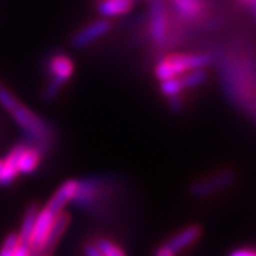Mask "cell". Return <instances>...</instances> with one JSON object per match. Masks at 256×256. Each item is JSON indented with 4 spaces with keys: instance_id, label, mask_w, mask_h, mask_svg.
<instances>
[{
    "instance_id": "cell-17",
    "label": "cell",
    "mask_w": 256,
    "mask_h": 256,
    "mask_svg": "<svg viewBox=\"0 0 256 256\" xmlns=\"http://www.w3.org/2000/svg\"><path fill=\"white\" fill-rule=\"evenodd\" d=\"M94 245L97 246L102 256H127L117 244L111 242L108 239H98Z\"/></svg>"
},
{
    "instance_id": "cell-2",
    "label": "cell",
    "mask_w": 256,
    "mask_h": 256,
    "mask_svg": "<svg viewBox=\"0 0 256 256\" xmlns=\"http://www.w3.org/2000/svg\"><path fill=\"white\" fill-rule=\"evenodd\" d=\"M212 62V57L205 53H175L164 57L156 67V77L162 82L178 77L195 68H205Z\"/></svg>"
},
{
    "instance_id": "cell-7",
    "label": "cell",
    "mask_w": 256,
    "mask_h": 256,
    "mask_svg": "<svg viewBox=\"0 0 256 256\" xmlns=\"http://www.w3.org/2000/svg\"><path fill=\"white\" fill-rule=\"evenodd\" d=\"M235 178V174L232 171H222L220 174L212 175L210 178L204 180L201 182L195 184L192 186V195L195 196H205V195H210L214 192L220 191L224 188H226L228 185L232 184Z\"/></svg>"
},
{
    "instance_id": "cell-3",
    "label": "cell",
    "mask_w": 256,
    "mask_h": 256,
    "mask_svg": "<svg viewBox=\"0 0 256 256\" xmlns=\"http://www.w3.org/2000/svg\"><path fill=\"white\" fill-rule=\"evenodd\" d=\"M47 68H48L50 82L43 92V98L46 101H53L63 88L64 84L72 78L74 73V64L68 56L57 53L48 58Z\"/></svg>"
},
{
    "instance_id": "cell-19",
    "label": "cell",
    "mask_w": 256,
    "mask_h": 256,
    "mask_svg": "<svg viewBox=\"0 0 256 256\" xmlns=\"http://www.w3.org/2000/svg\"><path fill=\"white\" fill-rule=\"evenodd\" d=\"M32 255H33L32 249H30L28 245H24V244H20L13 256H32Z\"/></svg>"
},
{
    "instance_id": "cell-20",
    "label": "cell",
    "mask_w": 256,
    "mask_h": 256,
    "mask_svg": "<svg viewBox=\"0 0 256 256\" xmlns=\"http://www.w3.org/2000/svg\"><path fill=\"white\" fill-rule=\"evenodd\" d=\"M84 254H86V256H102L100 250L97 249V246H96L94 244L86 245V248H84Z\"/></svg>"
},
{
    "instance_id": "cell-10",
    "label": "cell",
    "mask_w": 256,
    "mask_h": 256,
    "mask_svg": "<svg viewBox=\"0 0 256 256\" xmlns=\"http://www.w3.org/2000/svg\"><path fill=\"white\" fill-rule=\"evenodd\" d=\"M201 235L202 229L200 225H190V226H186L182 230H180L165 245L170 248L172 252L178 254V252H181L184 249L194 245L198 239L201 238Z\"/></svg>"
},
{
    "instance_id": "cell-15",
    "label": "cell",
    "mask_w": 256,
    "mask_h": 256,
    "mask_svg": "<svg viewBox=\"0 0 256 256\" xmlns=\"http://www.w3.org/2000/svg\"><path fill=\"white\" fill-rule=\"evenodd\" d=\"M178 77L182 82L184 90H186V88H195V87L204 84L206 80V73L204 72V68H195V70H190Z\"/></svg>"
},
{
    "instance_id": "cell-13",
    "label": "cell",
    "mask_w": 256,
    "mask_h": 256,
    "mask_svg": "<svg viewBox=\"0 0 256 256\" xmlns=\"http://www.w3.org/2000/svg\"><path fill=\"white\" fill-rule=\"evenodd\" d=\"M172 4L176 12L188 20L200 18L205 9L204 0H172Z\"/></svg>"
},
{
    "instance_id": "cell-14",
    "label": "cell",
    "mask_w": 256,
    "mask_h": 256,
    "mask_svg": "<svg viewBox=\"0 0 256 256\" xmlns=\"http://www.w3.org/2000/svg\"><path fill=\"white\" fill-rule=\"evenodd\" d=\"M38 205L36 204H32L28 206L24 215H23V222H22V226H20V230H18V236L20 244H24L28 246V240H30V236H32V232H33V228H34V222H36L37 214H38Z\"/></svg>"
},
{
    "instance_id": "cell-5",
    "label": "cell",
    "mask_w": 256,
    "mask_h": 256,
    "mask_svg": "<svg viewBox=\"0 0 256 256\" xmlns=\"http://www.w3.org/2000/svg\"><path fill=\"white\" fill-rule=\"evenodd\" d=\"M60 214V212H58ZM57 216L54 210H52L48 206H44L43 210H38L34 228L32 232V236L28 240V248L33 254H43V248L48 236V232L53 226L54 218Z\"/></svg>"
},
{
    "instance_id": "cell-6",
    "label": "cell",
    "mask_w": 256,
    "mask_h": 256,
    "mask_svg": "<svg viewBox=\"0 0 256 256\" xmlns=\"http://www.w3.org/2000/svg\"><path fill=\"white\" fill-rule=\"evenodd\" d=\"M110 30L111 23L108 20H106V18L97 20L92 24L82 28L80 32H77L72 37V46L74 48H84V47H87L94 42H97L102 36H106Z\"/></svg>"
},
{
    "instance_id": "cell-4",
    "label": "cell",
    "mask_w": 256,
    "mask_h": 256,
    "mask_svg": "<svg viewBox=\"0 0 256 256\" xmlns=\"http://www.w3.org/2000/svg\"><path fill=\"white\" fill-rule=\"evenodd\" d=\"M150 34L158 47L170 43V16L164 0H151L150 3Z\"/></svg>"
},
{
    "instance_id": "cell-25",
    "label": "cell",
    "mask_w": 256,
    "mask_h": 256,
    "mask_svg": "<svg viewBox=\"0 0 256 256\" xmlns=\"http://www.w3.org/2000/svg\"><path fill=\"white\" fill-rule=\"evenodd\" d=\"M96 2H97V0H96Z\"/></svg>"
},
{
    "instance_id": "cell-23",
    "label": "cell",
    "mask_w": 256,
    "mask_h": 256,
    "mask_svg": "<svg viewBox=\"0 0 256 256\" xmlns=\"http://www.w3.org/2000/svg\"><path fill=\"white\" fill-rule=\"evenodd\" d=\"M240 4H244L245 8L250 9L256 14V0H239Z\"/></svg>"
},
{
    "instance_id": "cell-24",
    "label": "cell",
    "mask_w": 256,
    "mask_h": 256,
    "mask_svg": "<svg viewBox=\"0 0 256 256\" xmlns=\"http://www.w3.org/2000/svg\"><path fill=\"white\" fill-rule=\"evenodd\" d=\"M42 256H52V255H47L46 252H44V255H42Z\"/></svg>"
},
{
    "instance_id": "cell-16",
    "label": "cell",
    "mask_w": 256,
    "mask_h": 256,
    "mask_svg": "<svg viewBox=\"0 0 256 256\" xmlns=\"http://www.w3.org/2000/svg\"><path fill=\"white\" fill-rule=\"evenodd\" d=\"M161 92L164 94L165 97L171 98V97H176L184 92L182 82L180 80V77H172V78H166L161 82Z\"/></svg>"
},
{
    "instance_id": "cell-21",
    "label": "cell",
    "mask_w": 256,
    "mask_h": 256,
    "mask_svg": "<svg viewBox=\"0 0 256 256\" xmlns=\"http://www.w3.org/2000/svg\"><path fill=\"white\" fill-rule=\"evenodd\" d=\"M156 256H176V254L172 252V250H171V249L164 244L162 246H160L158 249H156Z\"/></svg>"
},
{
    "instance_id": "cell-18",
    "label": "cell",
    "mask_w": 256,
    "mask_h": 256,
    "mask_svg": "<svg viewBox=\"0 0 256 256\" xmlns=\"http://www.w3.org/2000/svg\"><path fill=\"white\" fill-rule=\"evenodd\" d=\"M18 245H20V240H18V234H10L0 248V256H13Z\"/></svg>"
},
{
    "instance_id": "cell-1",
    "label": "cell",
    "mask_w": 256,
    "mask_h": 256,
    "mask_svg": "<svg viewBox=\"0 0 256 256\" xmlns=\"http://www.w3.org/2000/svg\"><path fill=\"white\" fill-rule=\"evenodd\" d=\"M0 106L9 112L18 127L24 131L28 140L42 146L43 148L48 146L52 134L46 121L40 118L36 112L28 108L22 101L18 100L3 84H0Z\"/></svg>"
},
{
    "instance_id": "cell-11",
    "label": "cell",
    "mask_w": 256,
    "mask_h": 256,
    "mask_svg": "<svg viewBox=\"0 0 256 256\" xmlns=\"http://www.w3.org/2000/svg\"><path fill=\"white\" fill-rule=\"evenodd\" d=\"M72 222V216L70 214L62 210L60 214H57V216L54 218V222H53V226L48 232V236L46 239V244H44V248H43V252H52L54 250V248L57 246L58 240L63 238V235L66 234V230L68 228Z\"/></svg>"
},
{
    "instance_id": "cell-9",
    "label": "cell",
    "mask_w": 256,
    "mask_h": 256,
    "mask_svg": "<svg viewBox=\"0 0 256 256\" xmlns=\"http://www.w3.org/2000/svg\"><path fill=\"white\" fill-rule=\"evenodd\" d=\"M22 144L23 142H18L12 146L8 156L0 160V186H8L18 178V156L22 150Z\"/></svg>"
},
{
    "instance_id": "cell-12",
    "label": "cell",
    "mask_w": 256,
    "mask_h": 256,
    "mask_svg": "<svg viewBox=\"0 0 256 256\" xmlns=\"http://www.w3.org/2000/svg\"><path fill=\"white\" fill-rule=\"evenodd\" d=\"M136 0H97V12L102 18H117L127 14Z\"/></svg>"
},
{
    "instance_id": "cell-22",
    "label": "cell",
    "mask_w": 256,
    "mask_h": 256,
    "mask_svg": "<svg viewBox=\"0 0 256 256\" xmlns=\"http://www.w3.org/2000/svg\"><path fill=\"white\" fill-rule=\"evenodd\" d=\"M229 256H256V250L254 249H238L232 252Z\"/></svg>"
},
{
    "instance_id": "cell-8",
    "label": "cell",
    "mask_w": 256,
    "mask_h": 256,
    "mask_svg": "<svg viewBox=\"0 0 256 256\" xmlns=\"http://www.w3.org/2000/svg\"><path fill=\"white\" fill-rule=\"evenodd\" d=\"M77 188H78V181H76V180H67V181H64L57 188V191L52 195V198L48 200L46 206H48L52 210H54L56 214L62 212V210H64L66 205L68 202L73 201L74 195L77 192Z\"/></svg>"
}]
</instances>
